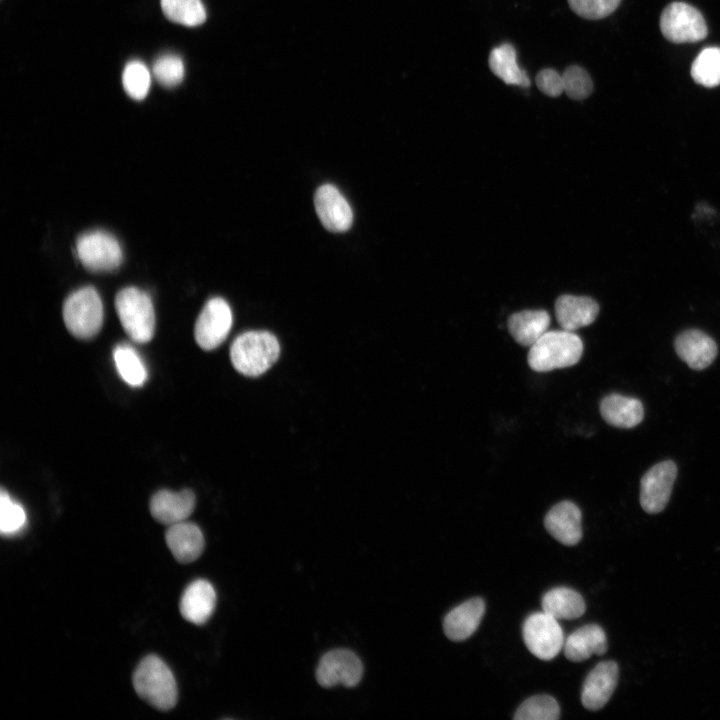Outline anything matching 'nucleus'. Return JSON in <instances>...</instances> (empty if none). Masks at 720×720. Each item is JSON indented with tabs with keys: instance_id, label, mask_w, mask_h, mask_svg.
<instances>
[{
	"instance_id": "35",
	"label": "nucleus",
	"mask_w": 720,
	"mask_h": 720,
	"mask_svg": "<svg viewBox=\"0 0 720 720\" xmlns=\"http://www.w3.org/2000/svg\"><path fill=\"white\" fill-rule=\"evenodd\" d=\"M538 89L549 97H558L564 92L562 75L551 68L539 71L536 76Z\"/></svg>"
},
{
	"instance_id": "26",
	"label": "nucleus",
	"mask_w": 720,
	"mask_h": 720,
	"mask_svg": "<svg viewBox=\"0 0 720 720\" xmlns=\"http://www.w3.org/2000/svg\"><path fill=\"white\" fill-rule=\"evenodd\" d=\"M113 359L117 372L125 383L139 387L146 382L148 377L146 366L132 346L117 345L113 350Z\"/></svg>"
},
{
	"instance_id": "25",
	"label": "nucleus",
	"mask_w": 720,
	"mask_h": 720,
	"mask_svg": "<svg viewBox=\"0 0 720 720\" xmlns=\"http://www.w3.org/2000/svg\"><path fill=\"white\" fill-rule=\"evenodd\" d=\"M488 64L492 73L505 84L523 88L530 86L529 77L518 66L516 50L510 43H503L493 48L489 54Z\"/></svg>"
},
{
	"instance_id": "1",
	"label": "nucleus",
	"mask_w": 720,
	"mask_h": 720,
	"mask_svg": "<svg viewBox=\"0 0 720 720\" xmlns=\"http://www.w3.org/2000/svg\"><path fill=\"white\" fill-rule=\"evenodd\" d=\"M280 355L277 338L268 331H247L238 335L230 347L234 368L248 377H257L269 370Z\"/></svg>"
},
{
	"instance_id": "4",
	"label": "nucleus",
	"mask_w": 720,
	"mask_h": 720,
	"mask_svg": "<svg viewBox=\"0 0 720 720\" xmlns=\"http://www.w3.org/2000/svg\"><path fill=\"white\" fill-rule=\"evenodd\" d=\"M115 308L126 334L136 343L149 342L155 330V312L148 294L126 287L115 297Z\"/></svg>"
},
{
	"instance_id": "19",
	"label": "nucleus",
	"mask_w": 720,
	"mask_h": 720,
	"mask_svg": "<svg viewBox=\"0 0 720 720\" xmlns=\"http://www.w3.org/2000/svg\"><path fill=\"white\" fill-rule=\"evenodd\" d=\"M599 313L598 303L586 296L562 295L555 302V316L564 330L575 332L592 324Z\"/></svg>"
},
{
	"instance_id": "20",
	"label": "nucleus",
	"mask_w": 720,
	"mask_h": 720,
	"mask_svg": "<svg viewBox=\"0 0 720 720\" xmlns=\"http://www.w3.org/2000/svg\"><path fill=\"white\" fill-rule=\"evenodd\" d=\"M484 613L485 602L481 598H472L461 603L445 616V635L452 641L469 638L478 628Z\"/></svg>"
},
{
	"instance_id": "23",
	"label": "nucleus",
	"mask_w": 720,
	"mask_h": 720,
	"mask_svg": "<svg viewBox=\"0 0 720 720\" xmlns=\"http://www.w3.org/2000/svg\"><path fill=\"white\" fill-rule=\"evenodd\" d=\"M550 319L545 310L516 312L508 318V330L518 344L531 347L548 331Z\"/></svg>"
},
{
	"instance_id": "8",
	"label": "nucleus",
	"mask_w": 720,
	"mask_h": 720,
	"mask_svg": "<svg viewBox=\"0 0 720 720\" xmlns=\"http://www.w3.org/2000/svg\"><path fill=\"white\" fill-rule=\"evenodd\" d=\"M522 635L528 650L541 660L555 658L565 642L558 620L544 611L525 619Z\"/></svg>"
},
{
	"instance_id": "27",
	"label": "nucleus",
	"mask_w": 720,
	"mask_h": 720,
	"mask_svg": "<svg viewBox=\"0 0 720 720\" xmlns=\"http://www.w3.org/2000/svg\"><path fill=\"white\" fill-rule=\"evenodd\" d=\"M691 77L695 83L707 88L720 85V47H706L691 65Z\"/></svg>"
},
{
	"instance_id": "3",
	"label": "nucleus",
	"mask_w": 720,
	"mask_h": 720,
	"mask_svg": "<svg viewBox=\"0 0 720 720\" xmlns=\"http://www.w3.org/2000/svg\"><path fill=\"white\" fill-rule=\"evenodd\" d=\"M583 342L574 332L561 330L547 331L528 352V364L536 372L575 365L583 353Z\"/></svg>"
},
{
	"instance_id": "6",
	"label": "nucleus",
	"mask_w": 720,
	"mask_h": 720,
	"mask_svg": "<svg viewBox=\"0 0 720 720\" xmlns=\"http://www.w3.org/2000/svg\"><path fill=\"white\" fill-rule=\"evenodd\" d=\"M660 29L668 41L676 44L698 42L708 34L701 12L685 2H672L664 8Z\"/></svg>"
},
{
	"instance_id": "5",
	"label": "nucleus",
	"mask_w": 720,
	"mask_h": 720,
	"mask_svg": "<svg viewBox=\"0 0 720 720\" xmlns=\"http://www.w3.org/2000/svg\"><path fill=\"white\" fill-rule=\"evenodd\" d=\"M62 313L68 331L79 339L94 337L103 324L101 298L90 286L71 293L64 301Z\"/></svg>"
},
{
	"instance_id": "18",
	"label": "nucleus",
	"mask_w": 720,
	"mask_h": 720,
	"mask_svg": "<svg viewBox=\"0 0 720 720\" xmlns=\"http://www.w3.org/2000/svg\"><path fill=\"white\" fill-rule=\"evenodd\" d=\"M165 540L174 558L182 564L193 562L199 558L205 546L201 529L186 520L168 526Z\"/></svg>"
},
{
	"instance_id": "28",
	"label": "nucleus",
	"mask_w": 720,
	"mask_h": 720,
	"mask_svg": "<svg viewBox=\"0 0 720 720\" xmlns=\"http://www.w3.org/2000/svg\"><path fill=\"white\" fill-rule=\"evenodd\" d=\"M161 8L167 19L184 26H198L206 20L201 0H161Z\"/></svg>"
},
{
	"instance_id": "30",
	"label": "nucleus",
	"mask_w": 720,
	"mask_h": 720,
	"mask_svg": "<svg viewBox=\"0 0 720 720\" xmlns=\"http://www.w3.org/2000/svg\"><path fill=\"white\" fill-rule=\"evenodd\" d=\"M27 516L23 506L13 500L4 489L0 494V531L3 536H12L22 531Z\"/></svg>"
},
{
	"instance_id": "9",
	"label": "nucleus",
	"mask_w": 720,
	"mask_h": 720,
	"mask_svg": "<svg viewBox=\"0 0 720 720\" xmlns=\"http://www.w3.org/2000/svg\"><path fill=\"white\" fill-rule=\"evenodd\" d=\"M233 324L232 310L226 300L214 297L207 301L194 327V337L200 348L209 351L220 346Z\"/></svg>"
},
{
	"instance_id": "16",
	"label": "nucleus",
	"mask_w": 720,
	"mask_h": 720,
	"mask_svg": "<svg viewBox=\"0 0 720 720\" xmlns=\"http://www.w3.org/2000/svg\"><path fill=\"white\" fill-rule=\"evenodd\" d=\"M677 355L693 370H703L711 365L717 356L716 342L698 329H689L675 339Z\"/></svg>"
},
{
	"instance_id": "7",
	"label": "nucleus",
	"mask_w": 720,
	"mask_h": 720,
	"mask_svg": "<svg viewBox=\"0 0 720 720\" xmlns=\"http://www.w3.org/2000/svg\"><path fill=\"white\" fill-rule=\"evenodd\" d=\"M76 254L82 265L93 272L116 270L123 254L117 239L105 231H90L76 241Z\"/></svg>"
},
{
	"instance_id": "13",
	"label": "nucleus",
	"mask_w": 720,
	"mask_h": 720,
	"mask_svg": "<svg viewBox=\"0 0 720 720\" xmlns=\"http://www.w3.org/2000/svg\"><path fill=\"white\" fill-rule=\"evenodd\" d=\"M619 667L614 661L598 663L587 675L582 691V705L591 711L603 708L616 689Z\"/></svg>"
},
{
	"instance_id": "11",
	"label": "nucleus",
	"mask_w": 720,
	"mask_h": 720,
	"mask_svg": "<svg viewBox=\"0 0 720 720\" xmlns=\"http://www.w3.org/2000/svg\"><path fill=\"white\" fill-rule=\"evenodd\" d=\"M363 675V665L358 656L347 649H336L327 652L320 659L316 669L317 682L331 688L342 684L346 687L356 686Z\"/></svg>"
},
{
	"instance_id": "17",
	"label": "nucleus",
	"mask_w": 720,
	"mask_h": 720,
	"mask_svg": "<svg viewBox=\"0 0 720 720\" xmlns=\"http://www.w3.org/2000/svg\"><path fill=\"white\" fill-rule=\"evenodd\" d=\"M215 605L216 592L212 584L205 579H197L184 590L179 609L185 620L203 625L212 616Z\"/></svg>"
},
{
	"instance_id": "12",
	"label": "nucleus",
	"mask_w": 720,
	"mask_h": 720,
	"mask_svg": "<svg viewBox=\"0 0 720 720\" xmlns=\"http://www.w3.org/2000/svg\"><path fill=\"white\" fill-rule=\"evenodd\" d=\"M315 210L322 225L332 232L347 231L353 222L351 206L332 184L320 186L314 195Z\"/></svg>"
},
{
	"instance_id": "10",
	"label": "nucleus",
	"mask_w": 720,
	"mask_h": 720,
	"mask_svg": "<svg viewBox=\"0 0 720 720\" xmlns=\"http://www.w3.org/2000/svg\"><path fill=\"white\" fill-rule=\"evenodd\" d=\"M677 477V466L671 460L655 464L641 478L640 504L648 514H658L667 506Z\"/></svg>"
},
{
	"instance_id": "14",
	"label": "nucleus",
	"mask_w": 720,
	"mask_h": 720,
	"mask_svg": "<svg viewBox=\"0 0 720 720\" xmlns=\"http://www.w3.org/2000/svg\"><path fill=\"white\" fill-rule=\"evenodd\" d=\"M195 503V495L189 489L179 492L160 490L152 496L149 507L157 522L170 526L185 521L192 514Z\"/></svg>"
},
{
	"instance_id": "2",
	"label": "nucleus",
	"mask_w": 720,
	"mask_h": 720,
	"mask_svg": "<svg viewBox=\"0 0 720 720\" xmlns=\"http://www.w3.org/2000/svg\"><path fill=\"white\" fill-rule=\"evenodd\" d=\"M132 680L138 696L156 709L166 711L176 705V680L170 668L158 656L148 655L143 658Z\"/></svg>"
},
{
	"instance_id": "15",
	"label": "nucleus",
	"mask_w": 720,
	"mask_h": 720,
	"mask_svg": "<svg viewBox=\"0 0 720 720\" xmlns=\"http://www.w3.org/2000/svg\"><path fill=\"white\" fill-rule=\"evenodd\" d=\"M582 515L576 504L562 501L554 505L544 518L548 533L567 546L576 545L582 538Z\"/></svg>"
},
{
	"instance_id": "32",
	"label": "nucleus",
	"mask_w": 720,
	"mask_h": 720,
	"mask_svg": "<svg viewBox=\"0 0 720 720\" xmlns=\"http://www.w3.org/2000/svg\"><path fill=\"white\" fill-rule=\"evenodd\" d=\"M566 95L573 100H583L593 91V82L588 72L578 66L571 65L561 74Z\"/></svg>"
},
{
	"instance_id": "34",
	"label": "nucleus",
	"mask_w": 720,
	"mask_h": 720,
	"mask_svg": "<svg viewBox=\"0 0 720 720\" xmlns=\"http://www.w3.org/2000/svg\"><path fill=\"white\" fill-rule=\"evenodd\" d=\"M570 8L580 17L598 20L613 13L621 0H567Z\"/></svg>"
},
{
	"instance_id": "22",
	"label": "nucleus",
	"mask_w": 720,
	"mask_h": 720,
	"mask_svg": "<svg viewBox=\"0 0 720 720\" xmlns=\"http://www.w3.org/2000/svg\"><path fill=\"white\" fill-rule=\"evenodd\" d=\"M600 413L608 424L625 429L637 426L644 418V408L640 400L616 393L601 400Z\"/></svg>"
},
{
	"instance_id": "33",
	"label": "nucleus",
	"mask_w": 720,
	"mask_h": 720,
	"mask_svg": "<svg viewBox=\"0 0 720 720\" xmlns=\"http://www.w3.org/2000/svg\"><path fill=\"white\" fill-rule=\"evenodd\" d=\"M152 72L155 79L164 87H175L184 78V63L177 55H162L154 62Z\"/></svg>"
},
{
	"instance_id": "31",
	"label": "nucleus",
	"mask_w": 720,
	"mask_h": 720,
	"mask_svg": "<svg viewBox=\"0 0 720 720\" xmlns=\"http://www.w3.org/2000/svg\"><path fill=\"white\" fill-rule=\"evenodd\" d=\"M126 93L134 100L144 99L150 89L151 74L147 66L138 60L127 63L122 74Z\"/></svg>"
},
{
	"instance_id": "24",
	"label": "nucleus",
	"mask_w": 720,
	"mask_h": 720,
	"mask_svg": "<svg viewBox=\"0 0 720 720\" xmlns=\"http://www.w3.org/2000/svg\"><path fill=\"white\" fill-rule=\"evenodd\" d=\"M542 609L557 620L579 618L586 611L583 597L568 587H556L546 592L542 598Z\"/></svg>"
},
{
	"instance_id": "21",
	"label": "nucleus",
	"mask_w": 720,
	"mask_h": 720,
	"mask_svg": "<svg viewBox=\"0 0 720 720\" xmlns=\"http://www.w3.org/2000/svg\"><path fill=\"white\" fill-rule=\"evenodd\" d=\"M608 648L604 630L597 624H588L571 633L564 642V654L572 662H582L592 655H603Z\"/></svg>"
},
{
	"instance_id": "29",
	"label": "nucleus",
	"mask_w": 720,
	"mask_h": 720,
	"mask_svg": "<svg viewBox=\"0 0 720 720\" xmlns=\"http://www.w3.org/2000/svg\"><path fill=\"white\" fill-rule=\"evenodd\" d=\"M560 716L557 701L550 695H535L526 699L516 710V720H556Z\"/></svg>"
}]
</instances>
